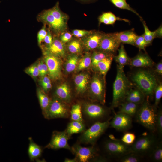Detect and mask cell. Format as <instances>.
<instances>
[{
    "mask_svg": "<svg viewBox=\"0 0 162 162\" xmlns=\"http://www.w3.org/2000/svg\"><path fill=\"white\" fill-rule=\"evenodd\" d=\"M123 69L117 65V74L113 85V99L110 107L112 110L125 101L128 92L132 88V84L125 75Z\"/></svg>",
    "mask_w": 162,
    "mask_h": 162,
    "instance_id": "6da1fadb",
    "label": "cell"
},
{
    "mask_svg": "<svg viewBox=\"0 0 162 162\" xmlns=\"http://www.w3.org/2000/svg\"><path fill=\"white\" fill-rule=\"evenodd\" d=\"M131 80L139 89L147 97H152L158 85L155 75L148 70H140L132 76Z\"/></svg>",
    "mask_w": 162,
    "mask_h": 162,
    "instance_id": "7a4b0ae2",
    "label": "cell"
},
{
    "mask_svg": "<svg viewBox=\"0 0 162 162\" xmlns=\"http://www.w3.org/2000/svg\"><path fill=\"white\" fill-rule=\"evenodd\" d=\"M96 103L85 102L82 106L83 118L85 123L93 124L98 122H103L110 118V110Z\"/></svg>",
    "mask_w": 162,
    "mask_h": 162,
    "instance_id": "3957f363",
    "label": "cell"
},
{
    "mask_svg": "<svg viewBox=\"0 0 162 162\" xmlns=\"http://www.w3.org/2000/svg\"><path fill=\"white\" fill-rule=\"evenodd\" d=\"M70 151L78 162H104L110 160L106 156L100 154L99 149L96 144L85 147L77 142L71 146Z\"/></svg>",
    "mask_w": 162,
    "mask_h": 162,
    "instance_id": "277c9868",
    "label": "cell"
},
{
    "mask_svg": "<svg viewBox=\"0 0 162 162\" xmlns=\"http://www.w3.org/2000/svg\"><path fill=\"white\" fill-rule=\"evenodd\" d=\"M141 104L135 116L136 122L152 133L156 131V109L149 102L148 97Z\"/></svg>",
    "mask_w": 162,
    "mask_h": 162,
    "instance_id": "5b68a950",
    "label": "cell"
},
{
    "mask_svg": "<svg viewBox=\"0 0 162 162\" xmlns=\"http://www.w3.org/2000/svg\"><path fill=\"white\" fill-rule=\"evenodd\" d=\"M110 118L106 121L96 122L81 133L77 142L84 145H94L110 126Z\"/></svg>",
    "mask_w": 162,
    "mask_h": 162,
    "instance_id": "8992f818",
    "label": "cell"
},
{
    "mask_svg": "<svg viewBox=\"0 0 162 162\" xmlns=\"http://www.w3.org/2000/svg\"><path fill=\"white\" fill-rule=\"evenodd\" d=\"M144 134L131 145V152L134 153L144 158L149 155L152 151L158 141L153 134Z\"/></svg>",
    "mask_w": 162,
    "mask_h": 162,
    "instance_id": "52a82bcc",
    "label": "cell"
},
{
    "mask_svg": "<svg viewBox=\"0 0 162 162\" xmlns=\"http://www.w3.org/2000/svg\"><path fill=\"white\" fill-rule=\"evenodd\" d=\"M103 149L109 157L118 159L131 152L130 145L126 144L121 140H106L103 144Z\"/></svg>",
    "mask_w": 162,
    "mask_h": 162,
    "instance_id": "ba28073f",
    "label": "cell"
},
{
    "mask_svg": "<svg viewBox=\"0 0 162 162\" xmlns=\"http://www.w3.org/2000/svg\"><path fill=\"white\" fill-rule=\"evenodd\" d=\"M70 110L68 104L55 97L51 100L45 118L48 119L68 118L70 117Z\"/></svg>",
    "mask_w": 162,
    "mask_h": 162,
    "instance_id": "9c48e42d",
    "label": "cell"
},
{
    "mask_svg": "<svg viewBox=\"0 0 162 162\" xmlns=\"http://www.w3.org/2000/svg\"><path fill=\"white\" fill-rule=\"evenodd\" d=\"M89 97L93 101L104 104L105 103V81L104 77L94 75L91 80Z\"/></svg>",
    "mask_w": 162,
    "mask_h": 162,
    "instance_id": "30bf717a",
    "label": "cell"
},
{
    "mask_svg": "<svg viewBox=\"0 0 162 162\" xmlns=\"http://www.w3.org/2000/svg\"><path fill=\"white\" fill-rule=\"evenodd\" d=\"M70 139L65 130L62 131L55 130L52 132L50 142L44 148L53 149L64 148L70 151L71 146L68 142Z\"/></svg>",
    "mask_w": 162,
    "mask_h": 162,
    "instance_id": "8fae6325",
    "label": "cell"
},
{
    "mask_svg": "<svg viewBox=\"0 0 162 162\" xmlns=\"http://www.w3.org/2000/svg\"><path fill=\"white\" fill-rule=\"evenodd\" d=\"M120 44L117 33L105 34L98 48L101 51L113 54L118 50Z\"/></svg>",
    "mask_w": 162,
    "mask_h": 162,
    "instance_id": "7c38bea8",
    "label": "cell"
},
{
    "mask_svg": "<svg viewBox=\"0 0 162 162\" xmlns=\"http://www.w3.org/2000/svg\"><path fill=\"white\" fill-rule=\"evenodd\" d=\"M50 77L56 80L60 79L62 75L61 61L58 57L47 54L44 58Z\"/></svg>",
    "mask_w": 162,
    "mask_h": 162,
    "instance_id": "4fadbf2b",
    "label": "cell"
},
{
    "mask_svg": "<svg viewBox=\"0 0 162 162\" xmlns=\"http://www.w3.org/2000/svg\"><path fill=\"white\" fill-rule=\"evenodd\" d=\"M132 117L122 113H115L112 119L110 121V126L116 130L125 131L132 126Z\"/></svg>",
    "mask_w": 162,
    "mask_h": 162,
    "instance_id": "5bb4252c",
    "label": "cell"
},
{
    "mask_svg": "<svg viewBox=\"0 0 162 162\" xmlns=\"http://www.w3.org/2000/svg\"><path fill=\"white\" fill-rule=\"evenodd\" d=\"M40 20L48 25L51 28L57 33L64 31L50 13L49 9L44 11L39 16Z\"/></svg>",
    "mask_w": 162,
    "mask_h": 162,
    "instance_id": "9a60e30c",
    "label": "cell"
},
{
    "mask_svg": "<svg viewBox=\"0 0 162 162\" xmlns=\"http://www.w3.org/2000/svg\"><path fill=\"white\" fill-rule=\"evenodd\" d=\"M104 34L98 31L92 32L84 39L83 42L85 46L89 50L98 48Z\"/></svg>",
    "mask_w": 162,
    "mask_h": 162,
    "instance_id": "2e32d148",
    "label": "cell"
},
{
    "mask_svg": "<svg viewBox=\"0 0 162 162\" xmlns=\"http://www.w3.org/2000/svg\"><path fill=\"white\" fill-rule=\"evenodd\" d=\"M154 62L146 54L139 53L130 59L129 64L136 67H152Z\"/></svg>",
    "mask_w": 162,
    "mask_h": 162,
    "instance_id": "e0dca14e",
    "label": "cell"
},
{
    "mask_svg": "<svg viewBox=\"0 0 162 162\" xmlns=\"http://www.w3.org/2000/svg\"><path fill=\"white\" fill-rule=\"evenodd\" d=\"M48 54L52 55L58 57H63L65 54L64 45L60 40L55 38L52 44L46 48Z\"/></svg>",
    "mask_w": 162,
    "mask_h": 162,
    "instance_id": "ac0fdd59",
    "label": "cell"
},
{
    "mask_svg": "<svg viewBox=\"0 0 162 162\" xmlns=\"http://www.w3.org/2000/svg\"><path fill=\"white\" fill-rule=\"evenodd\" d=\"M49 10L56 20L65 31L67 27L68 17L66 14L61 10L59 2H57L52 8L49 9Z\"/></svg>",
    "mask_w": 162,
    "mask_h": 162,
    "instance_id": "d6986e66",
    "label": "cell"
},
{
    "mask_svg": "<svg viewBox=\"0 0 162 162\" xmlns=\"http://www.w3.org/2000/svg\"><path fill=\"white\" fill-rule=\"evenodd\" d=\"M89 76L85 74H80L76 76L74 82L78 94H82L86 90Z\"/></svg>",
    "mask_w": 162,
    "mask_h": 162,
    "instance_id": "ffe728a7",
    "label": "cell"
},
{
    "mask_svg": "<svg viewBox=\"0 0 162 162\" xmlns=\"http://www.w3.org/2000/svg\"><path fill=\"white\" fill-rule=\"evenodd\" d=\"M86 129V124L82 122L71 121L65 130L70 138L74 134L82 133Z\"/></svg>",
    "mask_w": 162,
    "mask_h": 162,
    "instance_id": "44dd1931",
    "label": "cell"
},
{
    "mask_svg": "<svg viewBox=\"0 0 162 162\" xmlns=\"http://www.w3.org/2000/svg\"><path fill=\"white\" fill-rule=\"evenodd\" d=\"M56 97L64 102L69 104L72 100L70 89L66 84L64 83L59 86L56 92Z\"/></svg>",
    "mask_w": 162,
    "mask_h": 162,
    "instance_id": "7402d4cb",
    "label": "cell"
},
{
    "mask_svg": "<svg viewBox=\"0 0 162 162\" xmlns=\"http://www.w3.org/2000/svg\"><path fill=\"white\" fill-rule=\"evenodd\" d=\"M118 38L121 43L135 46V42L138 36L132 30L117 32Z\"/></svg>",
    "mask_w": 162,
    "mask_h": 162,
    "instance_id": "603a6c76",
    "label": "cell"
},
{
    "mask_svg": "<svg viewBox=\"0 0 162 162\" xmlns=\"http://www.w3.org/2000/svg\"><path fill=\"white\" fill-rule=\"evenodd\" d=\"M140 105L131 102L125 101L120 105V107L118 112L126 114L132 117L135 116Z\"/></svg>",
    "mask_w": 162,
    "mask_h": 162,
    "instance_id": "cb8c5ba5",
    "label": "cell"
},
{
    "mask_svg": "<svg viewBox=\"0 0 162 162\" xmlns=\"http://www.w3.org/2000/svg\"><path fill=\"white\" fill-rule=\"evenodd\" d=\"M29 143L28 149V153L31 161H33L41 155L43 152L42 147L36 144L31 137L29 138Z\"/></svg>",
    "mask_w": 162,
    "mask_h": 162,
    "instance_id": "d4e9b609",
    "label": "cell"
},
{
    "mask_svg": "<svg viewBox=\"0 0 162 162\" xmlns=\"http://www.w3.org/2000/svg\"><path fill=\"white\" fill-rule=\"evenodd\" d=\"M142 22L144 29V33L143 34L144 37L148 45L152 42L155 38L162 37L161 26L155 31H151L149 29L145 22L144 21Z\"/></svg>",
    "mask_w": 162,
    "mask_h": 162,
    "instance_id": "484cf974",
    "label": "cell"
},
{
    "mask_svg": "<svg viewBox=\"0 0 162 162\" xmlns=\"http://www.w3.org/2000/svg\"><path fill=\"white\" fill-rule=\"evenodd\" d=\"M118 50V55L114 56L113 58L118 63V65L120 68H124V66L129 64L131 59L128 56L123 44H121Z\"/></svg>",
    "mask_w": 162,
    "mask_h": 162,
    "instance_id": "4316f807",
    "label": "cell"
},
{
    "mask_svg": "<svg viewBox=\"0 0 162 162\" xmlns=\"http://www.w3.org/2000/svg\"><path fill=\"white\" fill-rule=\"evenodd\" d=\"M37 94L42 110V113L45 118L51 100L45 93L40 89H38Z\"/></svg>",
    "mask_w": 162,
    "mask_h": 162,
    "instance_id": "83f0119b",
    "label": "cell"
},
{
    "mask_svg": "<svg viewBox=\"0 0 162 162\" xmlns=\"http://www.w3.org/2000/svg\"><path fill=\"white\" fill-rule=\"evenodd\" d=\"M114 56L113 55H112L105 58L97 63L95 68L103 76H105L109 70Z\"/></svg>",
    "mask_w": 162,
    "mask_h": 162,
    "instance_id": "f1b7e54d",
    "label": "cell"
},
{
    "mask_svg": "<svg viewBox=\"0 0 162 162\" xmlns=\"http://www.w3.org/2000/svg\"><path fill=\"white\" fill-rule=\"evenodd\" d=\"M98 20L100 23H103L107 25L113 24L117 20L129 22L127 20L116 17L111 12H105L103 14L99 16Z\"/></svg>",
    "mask_w": 162,
    "mask_h": 162,
    "instance_id": "f546056e",
    "label": "cell"
},
{
    "mask_svg": "<svg viewBox=\"0 0 162 162\" xmlns=\"http://www.w3.org/2000/svg\"><path fill=\"white\" fill-rule=\"evenodd\" d=\"M69 117L70 121H77L85 123L82 115L81 104L76 103L72 105L70 110Z\"/></svg>",
    "mask_w": 162,
    "mask_h": 162,
    "instance_id": "4dcf8cb0",
    "label": "cell"
},
{
    "mask_svg": "<svg viewBox=\"0 0 162 162\" xmlns=\"http://www.w3.org/2000/svg\"><path fill=\"white\" fill-rule=\"evenodd\" d=\"M148 157L152 161L155 162L162 161V141H158L153 148Z\"/></svg>",
    "mask_w": 162,
    "mask_h": 162,
    "instance_id": "1f68e13d",
    "label": "cell"
},
{
    "mask_svg": "<svg viewBox=\"0 0 162 162\" xmlns=\"http://www.w3.org/2000/svg\"><path fill=\"white\" fill-rule=\"evenodd\" d=\"M78 59V56L76 55H73L69 57L65 66L67 72L70 73L76 69L79 62Z\"/></svg>",
    "mask_w": 162,
    "mask_h": 162,
    "instance_id": "d6a6232c",
    "label": "cell"
},
{
    "mask_svg": "<svg viewBox=\"0 0 162 162\" xmlns=\"http://www.w3.org/2000/svg\"><path fill=\"white\" fill-rule=\"evenodd\" d=\"M143 157L136 153L130 152L118 159L120 162H138L142 160Z\"/></svg>",
    "mask_w": 162,
    "mask_h": 162,
    "instance_id": "836d02e7",
    "label": "cell"
},
{
    "mask_svg": "<svg viewBox=\"0 0 162 162\" xmlns=\"http://www.w3.org/2000/svg\"><path fill=\"white\" fill-rule=\"evenodd\" d=\"M110 1L116 7L121 9H125L130 11L136 14L140 18H142L139 14L134 9L131 8L126 2V0H110Z\"/></svg>",
    "mask_w": 162,
    "mask_h": 162,
    "instance_id": "e575fe53",
    "label": "cell"
},
{
    "mask_svg": "<svg viewBox=\"0 0 162 162\" xmlns=\"http://www.w3.org/2000/svg\"><path fill=\"white\" fill-rule=\"evenodd\" d=\"M113 54L103 52H95L92 56L91 64L95 68L97 63L105 58Z\"/></svg>",
    "mask_w": 162,
    "mask_h": 162,
    "instance_id": "d590c367",
    "label": "cell"
},
{
    "mask_svg": "<svg viewBox=\"0 0 162 162\" xmlns=\"http://www.w3.org/2000/svg\"><path fill=\"white\" fill-rule=\"evenodd\" d=\"M92 56L89 53H86L78 62L77 66L78 71L88 67L91 64Z\"/></svg>",
    "mask_w": 162,
    "mask_h": 162,
    "instance_id": "8d00e7d4",
    "label": "cell"
},
{
    "mask_svg": "<svg viewBox=\"0 0 162 162\" xmlns=\"http://www.w3.org/2000/svg\"><path fill=\"white\" fill-rule=\"evenodd\" d=\"M82 46L80 42L76 39L70 41L68 45V49L72 53L76 54L80 52L82 50Z\"/></svg>",
    "mask_w": 162,
    "mask_h": 162,
    "instance_id": "74e56055",
    "label": "cell"
},
{
    "mask_svg": "<svg viewBox=\"0 0 162 162\" xmlns=\"http://www.w3.org/2000/svg\"><path fill=\"white\" fill-rule=\"evenodd\" d=\"M156 128V131L160 138L162 135V111L160 109L157 112Z\"/></svg>",
    "mask_w": 162,
    "mask_h": 162,
    "instance_id": "f35d334b",
    "label": "cell"
},
{
    "mask_svg": "<svg viewBox=\"0 0 162 162\" xmlns=\"http://www.w3.org/2000/svg\"><path fill=\"white\" fill-rule=\"evenodd\" d=\"M136 137L134 133L127 132L124 134L121 140L126 144L131 145L135 141Z\"/></svg>",
    "mask_w": 162,
    "mask_h": 162,
    "instance_id": "ab89813d",
    "label": "cell"
},
{
    "mask_svg": "<svg viewBox=\"0 0 162 162\" xmlns=\"http://www.w3.org/2000/svg\"><path fill=\"white\" fill-rule=\"evenodd\" d=\"M154 93L155 94V102L154 106L156 109L162 96V84L161 83H160L158 85L155 89Z\"/></svg>",
    "mask_w": 162,
    "mask_h": 162,
    "instance_id": "60d3db41",
    "label": "cell"
},
{
    "mask_svg": "<svg viewBox=\"0 0 162 162\" xmlns=\"http://www.w3.org/2000/svg\"><path fill=\"white\" fill-rule=\"evenodd\" d=\"M145 95L142 93L135 97H127L125 99V101L130 102L141 104L145 100Z\"/></svg>",
    "mask_w": 162,
    "mask_h": 162,
    "instance_id": "b9f144b4",
    "label": "cell"
},
{
    "mask_svg": "<svg viewBox=\"0 0 162 162\" xmlns=\"http://www.w3.org/2000/svg\"><path fill=\"white\" fill-rule=\"evenodd\" d=\"M148 45L144 39L143 34L138 36L135 42V46L137 47L140 50H143L145 51V48Z\"/></svg>",
    "mask_w": 162,
    "mask_h": 162,
    "instance_id": "7bdbcfd3",
    "label": "cell"
},
{
    "mask_svg": "<svg viewBox=\"0 0 162 162\" xmlns=\"http://www.w3.org/2000/svg\"><path fill=\"white\" fill-rule=\"evenodd\" d=\"M25 72L33 77H36L39 75V73L35 63L28 67L25 70Z\"/></svg>",
    "mask_w": 162,
    "mask_h": 162,
    "instance_id": "ee69618b",
    "label": "cell"
},
{
    "mask_svg": "<svg viewBox=\"0 0 162 162\" xmlns=\"http://www.w3.org/2000/svg\"><path fill=\"white\" fill-rule=\"evenodd\" d=\"M38 68L39 73V76L44 77L48 73V67L43 60L40 61L37 64Z\"/></svg>",
    "mask_w": 162,
    "mask_h": 162,
    "instance_id": "f6af8a7d",
    "label": "cell"
},
{
    "mask_svg": "<svg viewBox=\"0 0 162 162\" xmlns=\"http://www.w3.org/2000/svg\"><path fill=\"white\" fill-rule=\"evenodd\" d=\"M47 33L46 27L44 25L38 32L37 35L38 41V44L40 45L41 42L43 41Z\"/></svg>",
    "mask_w": 162,
    "mask_h": 162,
    "instance_id": "bcb514c9",
    "label": "cell"
},
{
    "mask_svg": "<svg viewBox=\"0 0 162 162\" xmlns=\"http://www.w3.org/2000/svg\"><path fill=\"white\" fill-rule=\"evenodd\" d=\"M91 31L85 30L75 29L73 31V34L75 36L78 38H81L87 35L92 33Z\"/></svg>",
    "mask_w": 162,
    "mask_h": 162,
    "instance_id": "7dc6e473",
    "label": "cell"
},
{
    "mask_svg": "<svg viewBox=\"0 0 162 162\" xmlns=\"http://www.w3.org/2000/svg\"><path fill=\"white\" fill-rule=\"evenodd\" d=\"M72 38V34L66 32L63 33L60 36V40L63 43H65L70 41Z\"/></svg>",
    "mask_w": 162,
    "mask_h": 162,
    "instance_id": "c3c4849f",
    "label": "cell"
},
{
    "mask_svg": "<svg viewBox=\"0 0 162 162\" xmlns=\"http://www.w3.org/2000/svg\"><path fill=\"white\" fill-rule=\"evenodd\" d=\"M53 40L51 33L49 30L43 40L46 44L49 46L52 44Z\"/></svg>",
    "mask_w": 162,
    "mask_h": 162,
    "instance_id": "681fc988",
    "label": "cell"
},
{
    "mask_svg": "<svg viewBox=\"0 0 162 162\" xmlns=\"http://www.w3.org/2000/svg\"><path fill=\"white\" fill-rule=\"evenodd\" d=\"M155 72L158 74L162 75V63L160 62L158 63L155 67Z\"/></svg>",
    "mask_w": 162,
    "mask_h": 162,
    "instance_id": "f907efd6",
    "label": "cell"
},
{
    "mask_svg": "<svg viewBox=\"0 0 162 162\" xmlns=\"http://www.w3.org/2000/svg\"><path fill=\"white\" fill-rule=\"evenodd\" d=\"M50 82V81L49 78L45 76L43 77V78L41 81V84L42 87Z\"/></svg>",
    "mask_w": 162,
    "mask_h": 162,
    "instance_id": "816d5d0a",
    "label": "cell"
},
{
    "mask_svg": "<svg viewBox=\"0 0 162 162\" xmlns=\"http://www.w3.org/2000/svg\"><path fill=\"white\" fill-rule=\"evenodd\" d=\"M64 161V162H78L77 159L75 157L73 159H69L66 158Z\"/></svg>",
    "mask_w": 162,
    "mask_h": 162,
    "instance_id": "f5cc1de1",
    "label": "cell"
},
{
    "mask_svg": "<svg viewBox=\"0 0 162 162\" xmlns=\"http://www.w3.org/2000/svg\"><path fill=\"white\" fill-rule=\"evenodd\" d=\"M52 87V85L51 82L43 86V88L44 90L46 91L50 89Z\"/></svg>",
    "mask_w": 162,
    "mask_h": 162,
    "instance_id": "db71d44e",
    "label": "cell"
},
{
    "mask_svg": "<svg viewBox=\"0 0 162 162\" xmlns=\"http://www.w3.org/2000/svg\"><path fill=\"white\" fill-rule=\"evenodd\" d=\"M79 0L82 2L87 3V2H92L93 1H94V0Z\"/></svg>",
    "mask_w": 162,
    "mask_h": 162,
    "instance_id": "11a10c76",
    "label": "cell"
}]
</instances>
